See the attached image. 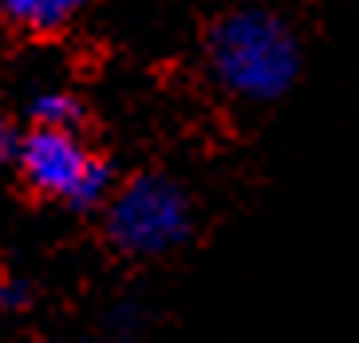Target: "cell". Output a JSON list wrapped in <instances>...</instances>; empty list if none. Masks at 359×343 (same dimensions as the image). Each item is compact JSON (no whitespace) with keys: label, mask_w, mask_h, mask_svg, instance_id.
Returning <instances> with one entry per match:
<instances>
[{"label":"cell","mask_w":359,"mask_h":343,"mask_svg":"<svg viewBox=\"0 0 359 343\" xmlns=\"http://www.w3.org/2000/svg\"><path fill=\"white\" fill-rule=\"evenodd\" d=\"M213 79L237 99L273 103L300 75V43L276 12L237 8L210 32Z\"/></svg>","instance_id":"cell-1"},{"label":"cell","mask_w":359,"mask_h":343,"mask_svg":"<svg viewBox=\"0 0 359 343\" xmlns=\"http://www.w3.org/2000/svg\"><path fill=\"white\" fill-rule=\"evenodd\" d=\"M107 233L130 257H162L190 237V198L166 177H135L107 209Z\"/></svg>","instance_id":"cell-2"},{"label":"cell","mask_w":359,"mask_h":343,"mask_svg":"<svg viewBox=\"0 0 359 343\" xmlns=\"http://www.w3.org/2000/svg\"><path fill=\"white\" fill-rule=\"evenodd\" d=\"M20 174L36 194L67 206H95L111 186V170L64 126H36L24 138Z\"/></svg>","instance_id":"cell-3"},{"label":"cell","mask_w":359,"mask_h":343,"mask_svg":"<svg viewBox=\"0 0 359 343\" xmlns=\"http://www.w3.org/2000/svg\"><path fill=\"white\" fill-rule=\"evenodd\" d=\"M0 12L28 32H55L79 12V0H0Z\"/></svg>","instance_id":"cell-4"},{"label":"cell","mask_w":359,"mask_h":343,"mask_svg":"<svg viewBox=\"0 0 359 343\" xmlns=\"http://www.w3.org/2000/svg\"><path fill=\"white\" fill-rule=\"evenodd\" d=\"M32 119H36V126H64V130H75V123H79V103L67 91H43L32 99Z\"/></svg>","instance_id":"cell-5"},{"label":"cell","mask_w":359,"mask_h":343,"mask_svg":"<svg viewBox=\"0 0 359 343\" xmlns=\"http://www.w3.org/2000/svg\"><path fill=\"white\" fill-rule=\"evenodd\" d=\"M28 304V284H20V281H8V284H0V308H24Z\"/></svg>","instance_id":"cell-6"},{"label":"cell","mask_w":359,"mask_h":343,"mask_svg":"<svg viewBox=\"0 0 359 343\" xmlns=\"http://www.w3.org/2000/svg\"><path fill=\"white\" fill-rule=\"evenodd\" d=\"M12 154V130H8V123L0 119V166H4V158Z\"/></svg>","instance_id":"cell-7"}]
</instances>
